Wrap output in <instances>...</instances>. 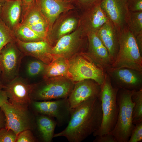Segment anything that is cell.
<instances>
[{
  "label": "cell",
  "instance_id": "obj_8",
  "mask_svg": "<svg viewBox=\"0 0 142 142\" xmlns=\"http://www.w3.org/2000/svg\"><path fill=\"white\" fill-rule=\"evenodd\" d=\"M22 54L14 42L8 44L1 50L0 68L1 80L4 85L18 77Z\"/></svg>",
  "mask_w": 142,
  "mask_h": 142
},
{
  "label": "cell",
  "instance_id": "obj_27",
  "mask_svg": "<svg viewBox=\"0 0 142 142\" xmlns=\"http://www.w3.org/2000/svg\"><path fill=\"white\" fill-rule=\"evenodd\" d=\"M131 99L135 103L133 113V123L135 125L142 122V88L133 90Z\"/></svg>",
  "mask_w": 142,
  "mask_h": 142
},
{
  "label": "cell",
  "instance_id": "obj_30",
  "mask_svg": "<svg viewBox=\"0 0 142 142\" xmlns=\"http://www.w3.org/2000/svg\"><path fill=\"white\" fill-rule=\"evenodd\" d=\"M17 135L12 130L5 128L0 129V142H15Z\"/></svg>",
  "mask_w": 142,
  "mask_h": 142
},
{
  "label": "cell",
  "instance_id": "obj_13",
  "mask_svg": "<svg viewBox=\"0 0 142 142\" xmlns=\"http://www.w3.org/2000/svg\"><path fill=\"white\" fill-rule=\"evenodd\" d=\"M72 10L61 14L53 24L48 35L49 41L53 46L60 38L79 26L80 16Z\"/></svg>",
  "mask_w": 142,
  "mask_h": 142
},
{
  "label": "cell",
  "instance_id": "obj_14",
  "mask_svg": "<svg viewBox=\"0 0 142 142\" xmlns=\"http://www.w3.org/2000/svg\"><path fill=\"white\" fill-rule=\"evenodd\" d=\"M20 23L45 37L49 41V25L35 0L28 5H23Z\"/></svg>",
  "mask_w": 142,
  "mask_h": 142
},
{
  "label": "cell",
  "instance_id": "obj_24",
  "mask_svg": "<svg viewBox=\"0 0 142 142\" xmlns=\"http://www.w3.org/2000/svg\"><path fill=\"white\" fill-rule=\"evenodd\" d=\"M37 124L40 136L45 142H50L54 138L57 123L52 117L42 114L38 116Z\"/></svg>",
  "mask_w": 142,
  "mask_h": 142
},
{
  "label": "cell",
  "instance_id": "obj_29",
  "mask_svg": "<svg viewBox=\"0 0 142 142\" xmlns=\"http://www.w3.org/2000/svg\"><path fill=\"white\" fill-rule=\"evenodd\" d=\"M47 64L37 60L32 61L28 64L26 72L28 75L33 77L42 73Z\"/></svg>",
  "mask_w": 142,
  "mask_h": 142
},
{
  "label": "cell",
  "instance_id": "obj_34",
  "mask_svg": "<svg viewBox=\"0 0 142 142\" xmlns=\"http://www.w3.org/2000/svg\"><path fill=\"white\" fill-rule=\"evenodd\" d=\"M80 8L84 10L102 0H75Z\"/></svg>",
  "mask_w": 142,
  "mask_h": 142
},
{
  "label": "cell",
  "instance_id": "obj_10",
  "mask_svg": "<svg viewBox=\"0 0 142 142\" xmlns=\"http://www.w3.org/2000/svg\"><path fill=\"white\" fill-rule=\"evenodd\" d=\"M31 86V85L17 77L4 85L3 89L9 103L20 109L28 110L32 103L30 96Z\"/></svg>",
  "mask_w": 142,
  "mask_h": 142
},
{
  "label": "cell",
  "instance_id": "obj_15",
  "mask_svg": "<svg viewBox=\"0 0 142 142\" xmlns=\"http://www.w3.org/2000/svg\"><path fill=\"white\" fill-rule=\"evenodd\" d=\"M100 85L91 79L84 80L75 83L68 97L71 110L90 98L99 97Z\"/></svg>",
  "mask_w": 142,
  "mask_h": 142
},
{
  "label": "cell",
  "instance_id": "obj_20",
  "mask_svg": "<svg viewBox=\"0 0 142 142\" xmlns=\"http://www.w3.org/2000/svg\"><path fill=\"white\" fill-rule=\"evenodd\" d=\"M35 1L48 22L49 33L54 22L61 14L74 8L70 2L65 0Z\"/></svg>",
  "mask_w": 142,
  "mask_h": 142
},
{
  "label": "cell",
  "instance_id": "obj_1",
  "mask_svg": "<svg viewBox=\"0 0 142 142\" xmlns=\"http://www.w3.org/2000/svg\"><path fill=\"white\" fill-rule=\"evenodd\" d=\"M102 117L99 97L90 98L71 110L67 126L54 134V138L63 136L69 142H82L99 128Z\"/></svg>",
  "mask_w": 142,
  "mask_h": 142
},
{
  "label": "cell",
  "instance_id": "obj_17",
  "mask_svg": "<svg viewBox=\"0 0 142 142\" xmlns=\"http://www.w3.org/2000/svg\"><path fill=\"white\" fill-rule=\"evenodd\" d=\"M88 43L85 53L96 64L106 72L111 67L108 51L96 33L87 34Z\"/></svg>",
  "mask_w": 142,
  "mask_h": 142
},
{
  "label": "cell",
  "instance_id": "obj_40",
  "mask_svg": "<svg viewBox=\"0 0 142 142\" xmlns=\"http://www.w3.org/2000/svg\"><path fill=\"white\" fill-rule=\"evenodd\" d=\"M4 1V0H0V16L1 12L2 5Z\"/></svg>",
  "mask_w": 142,
  "mask_h": 142
},
{
  "label": "cell",
  "instance_id": "obj_7",
  "mask_svg": "<svg viewBox=\"0 0 142 142\" xmlns=\"http://www.w3.org/2000/svg\"><path fill=\"white\" fill-rule=\"evenodd\" d=\"M87 43V35L79 25L73 32L60 38L53 46L51 53L54 58L62 57L68 60L77 54L85 52Z\"/></svg>",
  "mask_w": 142,
  "mask_h": 142
},
{
  "label": "cell",
  "instance_id": "obj_16",
  "mask_svg": "<svg viewBox=\"0 0 142 142\" xmlns=\"http://www.w3.org/2000/svg\"><path fill=\"white\" fill-rule=\"evenodd\" d=\"M15 43L23 54L34 57L47 64L55 59L51 53L53 46L47 41L25 42L15 38Z\"/></svg>",
  "mask_w": 142,
  "mask_h": 142
},
{
  "label": "cell",
  "instance_id": "obj_25",
  "mask_svg": "<svg viewBox=\"0 0 142 142\" xmlns=\"http://www.w3.org/2000/svg\"><path fill=\"white\" fill-rule=\"evenodd\" d=\"M126 24L135 37L138 44H142V11H129Z\"/></svg>",
  "mask_w": 142,
  "mask_h": 142
},
{
  "label": "cell",
  "instance_id": "obj_9",
  "mask_svg": "<svg viewBox=\"0 0 142 142\" xmlns=\"http://www.w3.org/2000/svg\"><path fill=\"white\" fill-rule=\"evenodd\" d=\"M32 103L37 113L55 118L58 126H62L68 123L71 110L68 98L52 101H33Z\"/></svg>",
  "mask_w": 142,
  "mask_h": 142
},
{
  "label": "cell",
  "instance_id": "obj_5",
  "mask_svg": "<svg viewBox=\"0 0 142 142\" xmlns=\"http://www.w3.org/2000/svg\"><path fill=\"white\" fill-rule=\"evenodd\" d=\"M74 83L71 79L64 77L44 79L31 85V99L34 101H45L68 98Z\"/></svg>",
  "mask_w": 142,
  "mask_h": 142
},
{
  "label": "cell",
  "instance_id": "obj_42",
  "mask_svg": "<svg viewBox=\"0 0 142 142\" xmlns=\"http://www.w3.org/2000/svg\"><path fill=\"white\" fill-rule=\"evenodd\" d=\"M4 1L13 0H4Z\"/></svg>",
  "mask_w": 142,
  "mask_h": 142
},
{
  "label": "cell",
  "instance_id": "obj_32",
  "mask_svg": "<svg viewBox=\"0 0 142 142\" xmlns=\"http://www.w3.org/2000/svg\"><path fill=\"white\" fill-rule=\"evenodd\" d=\"M142 140V122L135 125L128 142H139Z\"/></svg>",
  "mask_w": 142,
  "mask_h": 142
},
{
  "label": "cell",
  "instance_id": "obj_23",
  "mask_svg": "<svg viewBox=\"0 0 142 142\" xmlns=\"http://www.w3.org/2000/svg\"><path fill=\"white\" fill-rule=\"evenodd\" d=\"M68 69V60L62 57L55 58L50 63L46 65L42 73L43 79L59 76L70 79Z\"/></svg>",
  "mask_w": 142,
  "mask_h": 142
},
{
  "label": "cell",
  "instance_id": "obj_38",
  "mask_svg": "<svg viewBox=\"0 0 142 142\" xmlns=\"http://www.w3.org/2000/svg\"><path fill=\"white\" fill-rule=\"evenodd\" d=\"M35 0H22L23 2V5L26 6L28 5Z\"/></svg>",
  "mask_w": 142,
  "mask_h": 142
},
{
  "label": "cell",
  "instance_id": "obj_33",
  "mask_svg": "<svg viewBox=\"0 0 142 142\" xmlns=\"http://www.w3.org/2000/svg\"><path fill=\"white\" fill-rule=\"evenodd\" d=\"M128 10L136 12L142 11V0H127Z\"/></svg>",
  "mask_w": 142,
  "mask_h": 142
},
{
  "label": "cell",
  "instance_id": "obj_36",
  "mask_svg": "<svg viewBox=\"0 0 142 142\" xmlns=\"http://www.w3.org/2000/svg\"><path fill=\"white\" fill-rule=\"evenodd\" d=\"M9 102L8 98L5 91L3 89L0 90V106L4 103Z\"/></svg>",
  "mask_w": 142,
  "mask_h": 142
},
{
  "label": "cell",
  "instance_id": "obj_28",
  "mask_svg": "<svg viewBox=\"0 0 142 142\" xmlns=\"http://www.w3.org/2000/svg\"><path fill=\"white\" fill-rule=\"evenodd\" d=\"M14 33L5 23L0 17V53L6 45L15 42Z\"/></svg>",
  "mask_w": 142,
  "mask_h": 142
},
{
  "label": "cell",
  "instance_id": "obj_39",
  "mask_svg": "<svg viewBox=\"0 0 142 142\" xmlns=\"http://www.w3.org/2000/svg\"><path fill=\"white\" fill-rule=\"evenodd\" d=\"M1 72L0 68V90L3 89L4 85L1 80Z\"/></svg>",
  "mask_w": 142,
  "mask_h": 142
},
{
  "label": "cell",
  "instance_id": "obj_4",
  "mask_svg": "<svg viewBox=\"0 0 142 142\" xmlns=\"http://www.w3.org/2000/svg\"><path fill=\"white\" fill-rule=\"evenodd\" d=\"M133 90L119 89L117 96L119 111L115 126L110 133L117 142H128L135 125L133 123L134 103L132 100Z\"/></svg>",
  "mask_w": 142,
  "mask_h": 142
},
{
  "label": "cell",
  "instance_id": "obj_18",
  "mask_svg": "<svg viewBox=\"0 0 142 142\" xmlns=\"http://www.w3.org/2000/svg\"><path fill=\"white\" fill-rule=\"evenodd\" d=\"M100 3L83 10L80 16V26L86 35L90 33H97L104 23L109 20L101 8Z\"/></svg>",
  "mask_w": 142,
  "mask_h": 142
},
{
  "label": "cell",
  "instance_id": "obj_37",
  "mask_svg": "<svg viewBox=\"0 0 142 142\" xmlns=\"http://www.w3.org/2000/svg\"><path fill=\"white\" fill-rule=\"evenodd\" d=\"M6 118L3 111L0 106V129L5 128Z\"/></svg>",
  "mask_w": 142,
  "mask_h": 142
},
{
  "label": "cell",
  "instance_id": "obj_19",
  "mask_svg": "<svg viewBox=\"0 0 142 142\" xmlns=\"http://www.w3.org/2000/svg\"><path fill=\"white\" fill-rule=\"evenodd\" d=\"M101 7L117 31L126 25L129 12L127 0H102Z\"/></svg>",
  "mask_w": 142,
  "mask_h": 142
},
{
  "label": "cell",
  "instance_id": "obj_41",
  "mask_svg": "<svg viewBox=\"0 0 142 142\" xmlns=\"http://www.w3.org/2000/svg\"><path fill=\"white\" fill-rule=\"evenodd\" d=\"M65 0L67 1H68L71 2V1H75V0Z\"/></svg>",
  "mask_w": 142,
  "mask_h": 142
},
{
  "label": "cell",
  "instance_id": "obj_11",
  "mask_svg": "<svg viewBox=\"0 0 142 142\" xmlns=\"http://www.w3.org/2000/svg\"><path fill=\"white\" fill-rule=\"evenodd\" d=\"M106 72L119 89L138 90L142 88V71L125 68H109Z\"/></svg>",
  "mask_w": 142,
  "mask_h": 142
},
{
  "label": "cell",
  "instance_id": "obj_26",
  "mask_svg": "<svg viewBox=\"0 0 142 142\" xmlns=\"http://www.w3.org/2000/svg\"><path fill=\"white\" fill-rule=\"evenodd\" d=\"M15 38L21 41L29 42L48 41L45 37L25 24L20 23L13 31Z\"/></svg>",
  "mask_w": 142,
  "mask_h": 142
},
{
  "label": "cell",
  "instance_id": "obj_22",
  "mask_svg": "<svg viewBox=\"0 0 142 142\" xmlns=\"http://www.w3.org/2000/svg\"><path fill=\"white\" fill-rule=\"evenodd\" d=\"M22 0L4 1L0 17L12 31L20 23L22 11Z\"/></svg>",
  "mask_w": 142,
  "mask_h": 142
},
{
  "label": "cell",
  "instance_id": "obj_12",
  "mask_svg": "<svg viewBox=\"0 0 142 142\" xmlns=\"http://www.w3.org/2000/svg\"><path fill=\"white\" fill-rule=\"evenodd\" d=\"M1 107L5 116V128L12 130L17 135L24 130L32 128V121L28 110L20 109L9 102Z\"/></svg>",
  "mask_w": 142,
  "mask_h": 142
},
{
  "label": "cell",
  "instance_id": "obj_2",
  "mask_svg": "<svg viewBox=\"0 0 142 142\" xmlns=\"http://www.w3.org/2000/svg\"><path fill=\"white\" fill-rule=\"evenodd\" d=\"M100 87L99 97L102 120L99 128L93 134L95 137L108 134L113 130L116 124L119 111L116 99L119 89L112 85L110 77L106 73Z\"/></svg>",
  "mask_w": 142,
  "mask_h": 142
},
{
  "label": "cell",
  "instance_id": "obj_31",
  "mask_svg": "<svg viewBox=\"0 0 142 142\" xmlns=\"http://www.w3.org/2000/svg\"><path fill=\"white\" fill-rule=\"evenodd\" d=\"M36 139L30 129L24 130L17 136L16 142H34Z\"/></svg>",
  "mask_w": 142,
  "mask_h": 142
},
{
  "label": "cell",
  "instance_id": "obj_35",
  "mask_svg": "<svg viewBox=\"0 0 142 142\" xmlns=\"http://www.w3.org/2000/svg\"><path fill=\"white\" fill-rule=\"evenodd\" d=\"M95 137L93 142H117L114 136L110 133Z\"/></svg>",
  "mask_w": 142,
  "mask_h": 142
},
{
  "label": "cell",
  "instance_id": "obj_3",
  "mask_svg": "<svg viewBox=\"0 0 142 142\" xmlns=\"http://www.w3.org/2000/svg\"><path fill=\"white\" fill-rule=\"evenodd\" d=\"M119 49L113 68H125L142 71V57L135 38L127 25L118 30Z\"/></svg>",
  "mask_w": 142,
  "mask_h": 142
},
{
  "label": "cell",
  "instance_id": "obj_6",
  "mask_svg": "<svg viewBox=\"0 0 142 142\" xmlns=\"http://www.w3.org/2000/svg\"><path fill=\"white\" fill-rule=\"evenodd\" d=\"M68 63L70 79L74 83L91 79L100 85L103 83L106 72L84 52L74 56L68 60Z\"/></svg>",
  "mask_w": 142,
  "mask_h": 142
},
{
  "label": "cell",
  "instance_id": "obj_21",
  "mask_svg": "<svg viewBox=\"0 0 142 142\" xmlns=\"http://www.w3.org/2000/svg\"><path fill=\"white\" fill-rule=\"evenodd\" d=\"M96 33L108 51L111 65L115 61L119 49L118 31L109 20L101 27Z\"/></svg>",
  "mask_w": 142,
  "mask_h": 142
}]
</instances>
